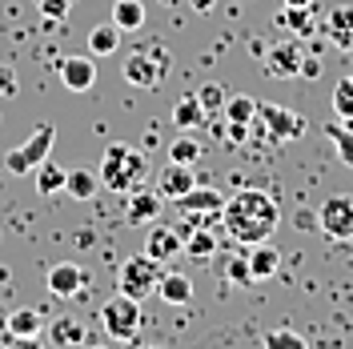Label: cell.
<instances>
[{
	"label": "cell",
	"instance_id": "8d00e7d4",
	"mask_svg": "<svg viewBox=\"0 0 353 349\" xmlns=\"http://www.w3.org/2000/svg\"><path fill=\"white\" fill-rule=\"evenodd\" d=\"M301 77H309V81L321 77V61H317V57H305V61H301Z\"/></svg>",
	"mask_w": 353,
	"mask_h": 349
},
{
	"label": "cell",
	"instance_id": "277c9868",
	"mask_svg": "<svg viewBox=\"0 0 353 349\" xmlns=\"http://www.w3.org/2000/svg\"><path fill=\"white\" fill-rule=\"evenodd\" d=\"M141 301L137 297H129V293H117V297H109L105 306H101V326H105V333H109L112 341H121V346H129V341H137L141 337Z\"/></svg>",
	"mask_w": 353,
	"mask_h": 349
},
{
	"label": "cell",
	"instance_id": "83f0119b",
	"mask_svg": "<svg viewBox=\"0 0 353 349\" xmlns=\"http://www.w3.org/2000/svg\"><path fill=\"white\" fill-rule=\"evenodd\" d=\"M281 24H285L289 32H297V37H309L313 32V4H285Z\"/></svg>",
	"mask_w": 353,
	"mask_h": 349
},
{
	"label": "cell",
	"instance_id": "3957f363",
	"mask_svg": "<svg viewBox=\"0 0 353 349\" xmlns=\"http://www.w3.org/2000/svg\"><path fill=\"white\" fill-rule=\"evenodd\" d=\"M169 68H173V52H169L161 41H145V44H137L129 57H125L121 72H125V81H129L132 88L153 92V88L165 85Z\"/></svg>",
	"mask_w": 353,
	"mask_h": 349
},
{
	"label": "cell",
	"instance_id": "d590c367",
	"mask_svg": "<svg viewBox=\"0 0 353 349\" xmlns=\"http://www.w3.org/2000/svg\"><path fill=\"white\" fill-rule=\"evenodd\" d=\"M17 72H12V65H0V97H17Z\"/></svg>",
	"mask_w": 353,
	"mask_h": 349
},
{
	"label": "cell",
	"instance_id": "4dcf8cb0",
	"mask_svg": "<svg viewBox=\"0 0 353 349\" xmlns=\"http://www.w3.org/2000/svg\"><path fill=\"white\" fill-rule=\"evenodd\" d=\"M169 161H181V165H197V161H201V141H193L189 132H185V137H176L173 145H169Z\"/></svg>",
	"mask_w": 353,
	"mask_h": 349
},
{
	"label": "cell",
	"instance_id": "74e56055",
	"mask_svg": "<svg viewBox=\"0 0 353 349\" xmlns=\"http://www.w3.org/2000/svg\"><path fill=\"white\" fill-rule=\"evenodd\" d=\"M189 4H193L197 12H213V4H217V0H189Z\"/></svg>",
	"mask_w": 353,
	"mask_h": 349
},
{
	"label": "cell",
	"instance_id": "2e32d148",
	"mask_svg": "<svg viewBox=\"0 0 353 349\" xmlns=\"http://www.w3.org/2000/svg\"><path fill=\"white\" fill-rule=\"evenodd\" d=\"M249 273H253V285L257 281H269V277H277V269H281V249L273 245V241H257V245H249Z\"/></svg>",
	"mask_w": 353,
	"mask_h": 349
},
{
	"label": "cell",
	"instance_id": "7a4b0ae2",
	"mask_svg": "<svg viewBox=\"0 0 353 349\" xmlns=\"http://www.w3.org/2000/svg\"><path fill=\"white\" fill-rule=\"evenodd\" d=\"M145 173H149L145 153L125 145V141H112L109 149H105V157H101V173L97 177H101V185L109 193H132L145 181Z\"/></svg>",
	"mask_w": 353,
	"mask_h": 349
},
{
	"label": "cell",
	"instance_id": "ffe728a7",
	"mask_svg": "<svg viewBox=\"0 0 353 349\" xmlns=\"http://www.w3.org/2000/svg\"><path fill=\"white\" fill-rule=\"evenodd\" d=\"M173 205L181 209V213H221L225 197H221L217 189H201V185H193L185 197H176Z\"/></svg>",
	"mask_w": 353,
	"mask_h": 349
},
{
	"label": "cell",
	"instance_id": "52a82bcc",
	"mask_svg": "<svg viewBox=\"0 0 353 349\" xmlns=\"http://www.w3.org/2000/svg\"><path fill=\"white\" fill-rule=\"evenodd\" d=\"M253 125L261 132H269L273 141H297V137H305V117L285 109V105H257Z\"/></svg>",
	"mask_w": 353,
	"mask_h": 349
},
{
	"label": "cell",
	"instance_id": "d6a6232c",
	"mask_svg": "<svg viewBox=\"0 0 353 349\" xmlns=\"http://www.w3.org/2000/svg\"><path fill=\"white\" fill-rule=\"evenodd\" d=\"M72 4H77V0H37V8H41V17H44L48 24L65 21L68 12H72Z\"/></svg>",
	"mask_w": 353,
	"mask_h": 349
},
{
	"label": "cell",
	"instance_id": "7c38bea8",
	"mask_svg": "<svg viewBox=\"0 0 353 349\" xmlns=\"http://www.w3.org/2000/svg\"><path fill=\"white\" fill-rule=\"evenodd\" d=\"M44 313L41 309H17V313H8L4 317V341L8 346H28V341H37L41 337V321Z\"/></svg>",
	"mask_w": 353,
	"mask_h": 349
},
{
	"label": "cell",
	"instance_id": "44dd1931",
	"mask_svg": "<svg viewBox=\"0 0 353 349\" xmlns=\"http://www.w3.org/2000/svg\"><path fill=\"white\" fill-rule=\"evenodd\" d=\"M189 237H185V257H193V261H209L213 253H217V233H213V225H193V229H185Z\"/></svg>",
	"mask_w": 353,
	"mask_h": 349
},
{
	"label": "cell",
	"instance_id": "1f68e13d",
	"mask_svg": "<svg viewBox=\"0 0 353 349\" xmlns=\"http://www.w3.org/2000/svg\"><path fill=\"white\" fill-rule=\"evenodd\" d=\"M261 346L265 349H273V346H293V349H305V337L297 333L293 326H281V329H269L261 337Z\"/></svg>",
	"mask_w": 353,
	"mask_h": 349
},
{
	"label": "cell",
	"instance_id": "5b68a950",
	"mask_svg": "<svg viewBox=\"0 0 353 349\" xmlns=\"http://www.w3.org/2000/svg\"><path fill=\"white\" fill-rule=\"evenodd\" d=\"M161 273H165V265L161 261H153L149 253H137V257H129V261H121V269H117V289L141 301V297L157 293Z\"/></svg>",
	"mask_w": 353,
	"mask_h": 349
},
{
	"label": "cell",
	"instance_id": "9c48e42d",
	"mask_svg": "<svg viewBox=\"0 0 353 349\" xmlns=\"http://www.w3.org/2000/svg\"><path fill=\"white\" fill-rule=\"evenodd\" d=\"M261 61H265V72H269V77H277V81L297 77V72H301V61H305V52H301V37H297V41L269 44V48L261 52Z\"/></svg>",
	"mask_w": 353,
	"mask_h": 349
},
{
	"label": "cell",
	"instance_id": "484cf974",
	"mask_svg": "<svg viewBox=\"0 0 353 349\" xmlns=\"http://www.w3.org/2000/svg\"><path fill=\"white\" fill-rule=\"evenodd\" d=\"M325 137H330V145L337 149L341 165L353 169V129L350 125H345V121H330V125H325Z\"/></svg>",
	"mask_w": 353,
	"mask_h": 349
},
{
	"label": "cell",
	"instance_id": "e0dca14e",
	"mask_svg": "<svg viewBox=\"0 0 353 349\" xmlns=\"http://www.w3.org/2000/svg\"><path fill=\"white\" fill-rule=\"evenodd\" d=\"M157 297H161L165 306H189V301H193V281H189L185 273L165 269L161 281H157Z\"/></svg>",
	"mask_w": 353,
	"mask_h": 349
},
{
	"label": "cell",
	"instance_id": "6da1fadb",
	"mask_svg": "<svg viewBox=\"0 0 353 349\" xmlns=\"http://www.w3.org/2000/svg\"><path fill=\"white\" fill-rule=\"evenodd\" d=\"M221 225H225L229 241H237V245L273 241L277 225H281V209L265 189H241L221 205Z\"/></svg>",
	"mask_w": 353,
	"mask_h": 349
},
{
	"label": "cell",
	"instance_id": "5bb4252c",
	"mask_svg": "<svg viewBox=\"0 0 353 349\" xmlns=\"http://www.w3.org/2000/svg\"><path fill=\"white\" fill-rule=\"evenodd\" d=\"M85 285H88L85 265L61 261V265H52V269H48V293H52V297H77Z\"/></svg>",
	"mask_w": 353,
	"mask_h": 349
},
{
	"label": "cell",
	"instance_id": "e575fe53",
	"mask_svg": "<svg viewBox=\"0 0 353 349\" xmlns=\"http://www.w3.org/2000/svg\"><path fill=\"white\" fill-rule=\"evenodd\" d=\"M225 281H229V285H253V273H249V257H245V253H237V257L229 261Z\"/></svg>",
	"mask_w": 353,
	"mask_h": 349
},
{
	"label": "cell",
	"instance_id": "8992f818",
	"mask_svg": "<svg viewBox=\"0 0 353 349\" xmlns=\"http://www.w3.org/2000/svg\"><path fill=\"white\" fill-rule=\"evenodd\" d=\"M52 141H57V125H37V132L24 141V145H17L12 153H4V169L12 177H24V173H32L41 161H48V153H52Z\"/></svg>",
	"mask_w": 353,
	"mask_h": 349
},
{
	"label": "cell",
	"instance_id": "cb8c5ba5",
	"mask_svg": "<svg viewBox=\"0 0 353 349\" xmlns=\"http://www.w3.org/2000/svg\"><path fill=\"white\" fill-rule=\"evenodd\" d=\"M121 37H125V32H121L112 21L109 24H92V28H88V52H92V57H112V52L121 48Z\"/></svg>",
	"mask_w": 353,
	"mask_h": 349
},
{
	"label": "cell",
	"instance_id": "d4e9b609",
	"mask_svg": "<svg viewBox=\"0 0 353 349\" xmlns=\"http://www.w3.org/2000/svg\"><path fill=\"white\" fill-rule=\"evenodd\" d=\"M48 341L57 349H68V346H81V341H88L85 326L77 321V317H57L52 326H48Z\"/></svg>",
	"mask_w": 353,
	"mask_h": 349
},
{
	"label": "cell",
	"instance_id": "ac0fdd59",
	"mask_svg": "<svg viewBox=\"0 0 353 349\" xmlns=\"http://www.w3.org/2000/svg\"><path fill=\"white\" fill-rule=\"evenodd\" d=\"M325 32L341 52H353V4H337L325 17Z\"/></svg>",
	"mask_w": 353,
	"mask_h": 349
},
{
	"label": "cell",
	"instance_id": "f1b7e54d",
	"mask_svg": "<svg viewBox=\"0 0 353 349\" xmlns=\"http://www.w3.org/2000/svg\"><path fill=\"white\" fill-rule=\"evenodd\" d=\"M225 121H241V125H253V117H257V101L253 97H245V92H237V97H225Z\"/></svg>",
	"mask_w": 353,
	"mask_h": 349
},
{
	"label": "cell",
	"instance_id": "7402d4cb",
	"mask_svg": "<svg viewBox=\"0 0 353 349\" xmlns=\"http://www.w3.org/2000/svg\"><path fill=\"white\" fill-rule=\"evenodd\" d=\"M65 193L72 197V201H92V197L101 193V177L92 173V169H68Z\"/></svg>",
	"mask_w": 353,
	"mask_h": 349
},
{
	"label": "cell",
	"instance_id": "8fae6325",
	"mask_svg": "<svg viewBox=\"0 0 353 349\" xmlns=\"http://www.w3.org/2000/svg\"><path fill=\"white\" fill-rule=\"evenodd\" d=\"M145 253L161 265L173 261V257L185 253V233L173 229V225H153V229H149V241H145Z\"/></svg>",
	"mask_w": 353,
	"mask_h": 349
},
{
	"label": "cell",
	"instance_id": "30bf717a",
	"mask_svg": "<svg viewBox=\"0 0 353 349\" xmlns=\"http://www.w3.org/2000/svg\"><path fill=\"white\" fill-rule=\"evenodd\" d=\"M57 77L68 92H88L97 85V57L92 52H72V57H61L57 61Z\"/></svg>",
	"mask_w": 353,
	"mask_h": 349
},
{
	"label": "cell",
	"instance_id": "f546056e",
	"mask_svg": "<svg viewBox=\"0 0 353 349\" xmlns=\"http://www.w3.org/2000/svg\"><path fill=\"white\" fill-rule=\"evenodd\" d=\"M333 112L353 125V72H345V77L337 81V88H333Z\"/></svg>",
	"mask_w": 353,
	"mask_h": 349
},
{
	"label": "cell",
	"instance_id": "f35d334b",
	"mask_svg": "<svg viewBox=\"0 0 353 349\" xmlns=\"http://www.w3.org/2000/svg\"><path fill=\"white\" fill-rule=\"evenodd\" d=\"M285 4H313V0H285Z\"/></svg>",
	"mask_w": 353,
	"mask_h": 349
},
{
	"label": "cell",
	"instance_id": "836d02e7",
	"mask_svg": "<svg viewBox=\"0 0 353 349\" xmlns=\"http://www.w3.org/2000/svg\"><path fill=\"white\" fill-rule=\"evenodd\" d=\"M197 101L205 105V112L213 117V112L225 109V88H221V85H201L197 88Z\"/></svg>",
	"mask_w": 353,
	"mask_h": 349
},
{
	"label": "cell",
	"instance_id": "4316f807",
	"mask_svg": "<svg viewBox=\"0 0 353 349\" xmlns=\"http://www.w3.org/2000/svg\"><path fill=\"white\" fill-rule=\"evenodd\" d=\"M32 173H37V193H44V197L65 193V169H61V165H52V161H41Z\"/></svg>",
	"mask_w": 353,
	"mask_h": 349
},
{
	"label": "cell",
	"instance_id": "4fadbf2b",
	"mask_svg": "<svg viewBox=\"0 0 353 349\" xmlns=\"http://www.w3.org/2000/svg\"><path fill=\"white\" fill-rule=\"evenodd\" d=\"M129 197V205H125V221L129 225H149V221L161 217V209H165V197L157 193V189H145V185H137Z\"/></svg>",
	"mask_w": 353,
	"mask_h": 349
},
{
	"label": "cell",
	"instance_id": "ba28073f",
	"mask_svg": "<svg viewBox=\"0 0 353 349\" xmlns=\"http://www.w3.org/2000/svg\"><path fill=\"white\" fill-rule=\"evenodd\" d=\"M317 229L333 241H350L353 237V197H330L317 209Z\"/></svg>",
	"mask_w": 353,
	"mask_h": 349
},
{
	"label": "cell",
	"instance_id": "d6986e66",
	"mask_svg": "<svg viewBox=\"0 0 353 349\" xmlns=\"http://www.w3.org/2000/svg\"><path fill=\"white\" fill-rule=\"evenodd\" d=\"M173 125L181 132H193V129H201V125H209V112H205V105L197 101V92H185L173 105Z\"/></svg>",
	"mask_w": 353,
	"mask_h": 349
},
{
	"label": "cell",
	"instance_id": "603a6c76",
	"mask_svg": "<svg viewBox=\"0 0 353 349\" xmlns=\"http://www.w3.org/2000/svg\"><path fill=\"white\" fill-rule=\"evenodd\" d=\"M121 32H137L145 28V0H112V17H109Z\"/></svg>",
	"mask_w": 353,
	"mask_h": 349
},
{
	"label": "cell",
	"instance_id": "9a60e30c",
	"mask_svg": "<svg viewBox=\"0 0 353 349\" xmlns=\"http://www.w3.org/2000/svg\"><path fill=\"white\" fill-rule=\"evenodd\" d=\"M197 185V177H193V165H181V161H169L161 173H157V193L165 197V201H176V197H185L189 189Z\"/></svg>",
	"mask_w": 353,
	"mask_h": 349
}]
</instances>
